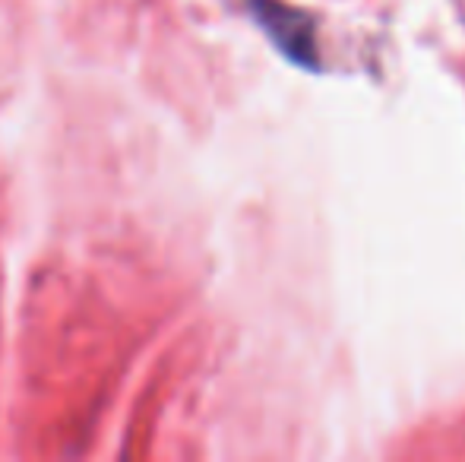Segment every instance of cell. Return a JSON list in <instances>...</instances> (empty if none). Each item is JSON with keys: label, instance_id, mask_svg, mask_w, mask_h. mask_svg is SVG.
Returning a JSON list of instances; mask_svg holds the SVG:
<instances>
[{"label": "cell", "instance_id": "6da1fadb", "mask_svg": "<svg viewBox=\"0 0 465 462\" xmlns=\"http://www.w3.org/2000/svg\"><path fill=\"white\" fill-rule=\"evenodd\" d=\"M251 10L288 61H294L298 67L307 70L320 67L317 35H313V23L307 13L294 10V6L282 4V0H251Z\"/></svg>", "mask_w": 465, "mask_h": 462}]
</instances>
